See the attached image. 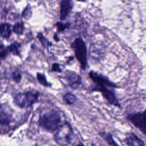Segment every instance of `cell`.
Here are the masks:
<instances>
[{
    "label": "cell",
    "instance_id": "cell-1",
    "mask_svg": "<svg viewBox=\"0 0 146 146\" xmlns=\"http://www.w3.org/2000/svg\"><path fill=\"white\" fill-rule=\"evenodd\" d=\"M89 76L95 83L92 91L100 92L103 98L110 104L120 108V104L116 96L114 90L115 88L119 87L118 86L111 82L108 77L97 72L91 71L89 72Z\"/></svg>",
    "mask_w": 146,
    "mask_h": 146
},
{
    "label": "cell",
    "instance_id": "cell-9",
    "mask_svg": "<svg viewBox=\"0 0 146 146\" xmlns=\"http://www.w3.org/2000/svg\"><path fill=\"white\" fill-rule=\"evenodd\" d=\"M60 7V19L63 21L69 15L72 10V0H61Z\"/></svg>",
    "mask_w": 146,
    "mask_h": 146
},
{
    "label": "cell",
    "instance_id": "cell-20",
    "mask_svg": "<svg viewBox=\"0 0 146 146\" xmlns=\"http://www.w3.org/2000/svg\"><path fill=\"white\" fill-rule=\"evenodd\" d=\"M9 52L7 47H5L3 44H0V60L4 59L7 55Z\"/></svg>",
    "mask_w": 146,
    "mask_h": 146
},
{
    "label": "cell",
    "instance_id": "cell-4",
    "mask_svg": "<svg viewBox=\"0 0 146 146\" xmlns=\"http://www.w3.org/2000/svg\"><path fill=\"white\" fill-rule=\"evenodd\" d=\"M39 93L38 92L27 91L20 92L14 98V103L21 108H28L31 107L38 100Z\"/></svg>",
    "mask_w": 146,
    "mask_h": 146
},
{
    "label": "cell",
    "instance_id": "cell-22",
    "mask_svg": "<svg viewBox=\"0 0 146 146\" xmlns=\"http://www.w3.org/2000/svg\"><path fill=\"white\" fill-rule=\"evenodd\" d=\"M52 70L55 72H61V69L60 68L59 64L58 63H54L52 65Z\"/></svg>",
    "mask_w": 146,
    "mask_h": 146
},
{
    "label": "cell",
    "instance_id": "cell-5",
    "mask_svg": "<svg viewBox=\"0 0 146 146\" xmlns=\"http://www.w3.org/2000/svg\"><path fill=\"white\" fill-rule=\"evenodd\" d=\"M127 119L136 128L146 135V110L143 111L128 113Z\"/></svg>",
    "mask_w": 146,
    "mask_h": 146
},
{
    "label": "cell",
    "instance_id": "cell-12",
    "mask_svg": "<svg viewBox=\"0 0 146 146\" xmlns=\"http://www.w3.org/2000/svg\"><path fill=\"white\" fill-rule=\"evenodd\" d=\"M21 47V44L18 42H14L11 43L9 46L7 47L9 52H11L13 55H19V48Z\"/></svg>",
    "mask_w": 146,
    "mask_h": 146
},
{
    "label": "cell",
    "instance_id": "cell-24",
    "mask_svg": "<svg viewBox=\"0 0 146 146\" xmlns=\"http://www.w3.org/2000/svg\"><path fill=\"white\" fill-rule=\"evenodd\" d=\"M34 1H35V0H34Z\"/></svg>",
    "mask_w": 146,
    "mask_h": 146
},
{
    "label": "cell",
    "instance_id": "cell-15",
    "mask_svg": "<svg viewBox=\"0 0 146 146\" xmlns=\"http://www.w3.org/2000/svg\"><path fill=\"white\" fill-rule=\"evenodd\" d=\"M63 98L64 100L67 103H68V104H74V103L75 102V101L76 100V96H75L74 94H71V93H70V92L66 94L63 96Z\"/></svg>",
    "mask_w": 146,
    "mask_h": 146
},
{
    "label": "cell",
    "instance_id": "cell-16",
    "mask_svg": "<svg viewBox=\"0 0 146 146\" xmlns=\"http://www.w3.org/2000/svg\"><path fill=\"white\" fill-rule=\"evenodd\" d=\"M36 78L38 81L39 82V83H40L42 85L45 86V87H50L51 86V84L48 83V82L47 81V79L46 78V76H44V75L38 72L36 74Z\"/></svg>",
    "mask_w": 146,
    "mask_h": 146
},
{
    "label": "cell",
    "instance_id": "cell-21",
    "mask_svg": "<svg viewBox=\"0 0 146 146\" xmlns=\"http://www.w3.org/2000/svg\"><path fill=\"white\" fill-rule=\"evenodd\" d=\"M12 79L16 83H19L21 80V74L18 71H15L12 73Z\"/></svg>",
    "mask_w": 146,
    "mask_h": 146
},
{
    "label": "cell",
    "instance_id": "cell-23",
    "mask_svg": "<svg viewBox=\"0 0 146 146\" xmlns=\"http://www.w3.org/2000/svg\"><path fill=\"white\" fill-rule=\"evenodd\" d=\"M78 1H80V2H85L86 0H78Z\"/></svg>",
    "mask_w": 146,
    "mask_h": 146
},
{
    "label": "cell",
    "instance_id": "cell-6",
    "mask_svg": "<svg viewBox=\"0 0 146 146\" xmlns=\"http://www.w3.org/2000/svg\"><path fill=\"white\" fill-rule=\"evenodd\" d=\"M72 131L68 123H65L59 127L55 135L56 141L60 145H67L72 140Z\"/></svg>",
    "mask_w": 146,
    "mask_h": 146
},
{
    "label": "cell",
    "instance_id": "cell-14",
    "mask_svg": "<svg viewBox=\"0 0 146 146\" xmlns=\"http://www.w3.org/2000/svg\"><path fill=\"white\" fill-rule=\"evenodd\" d=\"M24 24L22 22H18L13 27V31L17 34H22L24 31Z\"/></svg>",
    "mask_w": 146,
    "mask_h": 146
},
{
    "label": "cell",
    "instance_id": "cell-13",
    "mask_svg": "<svg viewBox=\"0 0 146 146\" xmlns=\"http://www.w3.org/2000/svg\"><path fill=\"white\" fill-rule=\"evenodd\" d=\"M99 135L102 136V137H103L104 139V140H106V141L109 145H117V144L115 142L114 140L113 139L112 135L110 132H102L99 133Z\"/></svg>",
    "mask_w": 146,
    "mask_h": 146
},
{
    "label": "cell",
    "instance_id": "cell-3",
    "mask_svg": "<svg viewBox=\"0 0 146 146\" xmlns=\"http://www.w3.org/2000/svg\"><path fill=\"white\" fill-rule=\"evenodd\" d=\"M71 47L76 59L80 64L81 68L85 70L87 66V51L86 43L81 38H77L72 43Z\"/></svg>",
    "mask_w": 146,
    "mask_h": 146
},
{
    "label": "cell",
    "instance_id": "cell-10",
    "mask_svg": "<svg viewBox=\"0 0 146 146\" xmlns=\"http://www.w3.org/2000/svg\"><path fill=\"white\" fill-rule=\"evenodd\" d=\"M124 142L128 145H144V141L133 132L127 134L124 139Z\"/></svg>",
    "mask_w": 146,
    "mask_h": 146
},
{
    "label": "cell",
    "instance_id": "cell-8",
    "mask_svg": "<svg viewBox=\"0 0 146 146\" xmlns=\"http://www.w3.org/2000/svg\"><path fill=\"white\" fill-rule=\"evenodd\" d=\"M66 78L68 84L73 89L78 88L82 84L81 77L75 72L67 71L66 72Z\"/></svg>",
    "mask_w": 146,
    "mask_h": 146
},
{
    "label": "cell",
    "instance_id": "cell-2",
    "mask_svg": "<svg viewBox=\"0 0 146 146\" xmlns=\"http://www.w3.org/2000/svg\"><path fill=\"white\" fill-rule=\"evenodd\" d=\"M61 116L59 113L54 110L48 111L40 116L39 119V125L45 130L52 132L60 126Z\"/></svg>",
    "mask_w": 146,
    "mask_h": 146
},
{
    "label": "cell",
    "instance_id": "cell-19",
    "mask_svg": "<svg viewBox=\"0 0 146 146\" xmlns=\"http://www.w3.org/2000/svg\"><path fill=\"white\" fill-rule=\"evenodd\" d=\"M70 23H63L60 22H58L55 24V25L57 27V30L58 32L60 31H64L66 29L68 28L70 26Z\"/></svg>",
    "mask_w": 146,
    "mask_h": 146
},
{
    "label": "cell",
    "instance_id": "cell-17",
    "mask_svg": "<svg viewBox=\"0 0 146 146\" xmlns=\"http://www.w3.org/2000/svg\"><path fill=\"white\" fill-rule=\"evenodd\" d=\"M22 17L26 19H29L32 15V10L30 5H27L22 13Z\"/></svg>",
    "mask_w": 146,
    "mask_h": 146
},
{
    "label": "cell",
    "instance_id": "cell-7",
    "mask_svg": "<svg viewBox=\"0 0 146 146\" xmlns=\"http://www.w3.org/2000/svg\"><path fill=\"white\" fill-rule=\"evenodd\" d=\"M13 114L11 110L5 105H0V125H9L12 120Z\"/></svg>",
    "mask_w": 146,
    "mask_h": 146
},
{
    "label": "cell",
    "instance_id": "cell-18",
    "mask_svg": "<svg viewBox=\"0 0 146 146\" xmlns=\"http://www.w3.org/2000/svg\"><path fill=\"white\" fill-rule=\"evenodd\" d=\"M37 38L39 39L42 46L46 48H47L48 46L51 45V43L43 35L42 33H38L37 35Z\"/></svg>",
    "mask_w": 146,
    "mask_h": 146
},
{
    "label": "cell",
    "instance_id": "cell-11",
    "mask_svg": "<svg viewBox=\"0 0 146 146\" xmlns=\"http://www.w3.org/2000/svg\"><path fill=\"white\" fill-rule=\"evenodd\" d=\"M11 26L7 23H2L0 25V35L2 37L8 38L11 34Z\"/></svg>",
    "mask_w": 146,
    "mask_h": 146
}]
</instances>
